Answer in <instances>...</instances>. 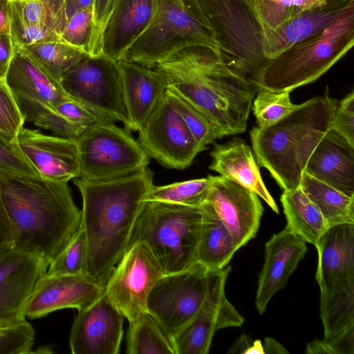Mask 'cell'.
Here are the masks:
<instances>
[{
	"label": "cell",
	"mask_w": 354,
	"mask_h": 354,
	"mask_svg": "<svg viewBox=\"0 0 354 354\" xmlns=\"http://www.w3.org/2000/svg\"><path fill=\"white\" fill-rule=\"evenodd\" d=\"M15 143L41 177L67 183L79 177L77 140L48 136L39 130L23 127Z\"/></svg>",
	"instance_id": "ac0fdd59"
},
{
	"label": "cell",
	"mask_w": 354,
	"mask_h": 354,
	"mask_svg": "<svg viewBox=\"0 0 354 354\" xmlns=\"http://www.w3.org/2000/svg\"><path fill=\"white\" fill-rule=\"evenodd\" d=\"M231 267L209 271L204 301L192 319L171 339L175 354H207L216 330L241 326L244 319L225 295Z\"/></svg>",
	"instance_id": "7c38bea8"
},
{
	"label": "cell",
	"mask_w": 354,
	"mask_h": 354,
	"mask_svg": "<svg viewBox=\"0 0 354 354\" xmlns=\"http://www.w3.org/2000/svg\"><path fill=\"white\" fill-rule=\"evenodd\" d=\"M0 171L39 176L21 154L15 142L9 143L0 137Z\"/></svg>",
	"instance_id": "bcb514c9"
},
{
	"label": "cell",
	"mask_w": 354,
	"mask_h": 354,
	"mask_svg": "<svg viewBox=\"0 0 354 354\" xmlns=\"http://www.w3.org/2000/svg\"><path fill=\"white\" fill-rule=\"evenodd\" d=\"M105 288L86 273L50 275L46 274L37 283L25 308V316L37 319L64 308L78 311L100 297Z\"/></svg>",
	"instance_id": "e0dca14e"
},
{
	"label": "cell",
	"mask_w": 354,
	"mask_h": 354,
	"mask_svg": "<svg viewBox=\"0 0 354 354\" xmlns=\"http://www.w3.org/2000/svg\"><path fill=\"white\" fill-rule=\"evenodd\" d=\"M12 245L11 225L0 197V250L11 247Z\"/></svg>",
	"instance_id": "f907efd6"
},
{
	"label": "cell",
	"mask_w": 354,
	"mask_h": 354,
	"mask_svg": "<svg viewBox=\"0 0 354 354\" xmlns=\"http://www.w3.org/2000/svg\"><path fill=\"white\" fill-rule=\"evenodd\" d=\"M127 337L128 354H175L171 340L148 312L129 322Z\"/></svg>",
	"instance_id": "1f68e13d"
},
{
	"label": "cell",
	"mask_w": 354,
	"mask_h": 354,
	"mask_svg": "<svg viewBox=\"0 0 354 354\" xmlns=\"http://www.w3.org/2000/svg\"><path fill=\"white\" fill-rule=\"evenodd\" d=\"M130 131H140L165 96L168 83L165 75L127 61H117Z\"/></svg>",
	"instance_id": "7402d4cb"
},
{
	"label": "cell",
	"mask_w": 354,
	"mask_h": 354,
	"mask_svg": "<svg viewBox=\"0 0 354 354\" xmlns=\"http://www.w3.org/2000/svg\"><path fill=\"white\" fill-rule=\"evenodd\" d=\"M307 250L306 243L285 227L265 244V260L259 276L255 306L260 315L273 295L283 289Z\"/></svg>",
	"instance_id": "ffe728a7"
},
{
	"label": "cell",
	"mask_w": 354,
	"mask_h": 354,
	"mask_svg": "<svg viewBox=\"0 0 354 354\" xmlns=\"http://www.w3.org/2000/svg\"><path fill=\"white\" fill-rule=\"evenodd\" d=\"M17 46L59 83L64 73L86 55L62 41Z\"/></svg>",
	"instance_id": "4dcf8cb0"
},
{
	"label": "cell",
	"mask_w": 354,
	"mask_h": 354,
	"mask_svg": "<svg viewBox=\"0 0 354 354\" xmlns=\"http://www.w3.org/2000/svg\"><path fill=\"white\" fill-rule=\"evenodd\" d=\"M209 169L229 178L261 198L277 214L278 207L266 188L250 147L241 138L214 144Z\"/></svg>",
	"instance_id": "cb8c5ba5"
},
{
	"label": "cell",
	"mask_w": 354,
	"mask_h": 354,
	"mask_svg": "<svg viewBox=\"0 0 354 354\" xmlns=\"http://www.w3.org/2000/svg\"><path fill=\"white\" fill-rule=\"evenodd\" d=\"M354 44V4L322 32L297 43L267 61L252 84L259 90L291 92L312 83Z\"/></svg>",
	"instance_id": "5b68a950"
},
{
	"label": "cell",
	"mask_w": 354,
	"mask_h": 354,
	"mask_svg": "<svg viewBox=\"0 0 354 354\" xmlns=\"http://www.w3.org/2000/svg\"><path fill=\"white\" fill-rule=\"evenodd\" d=\"M15 97L25 121L32 122L44 130H48L54 136L77 140L86 129L67 120L53 106L40 101L22 96Z\"/></svg>",
	"instance_id": "d6a6232c"
},
{
	"label": "cell",
	"mask_w": 354,
	"mask_h": 354,
	"mask_svg": "<svg viewBox=\"0 0 354 354\" xmlns=\"http://www.w3.org/2000/svg\"><path fill=\"white\" fill-rule=\"evenodd\" d=\"M337 103L326 91L299 104L274 124L250 130L258 165L270 172L281 189L299 187L307 159L330 129Z\"/></svg>",
	"instance_id": "277c9868"
},
{
	"label": "cell",
	"mask_w": 354,
	"mask_h": 354,
	"mask_svg": "<svg viewBox=\"0 0 354 354\" xmlns=\"http://www.w3.org/2000/svg\"><path fill=\"white\" fill-rule=\"evenodd\" d=\"M5 81L14 96L34 99L53 107L72 99L59 82L16 45Z\"/></svg>",
	"instance_id": "484cf974"
},
{
	"label": "cell",
	"mask_w": 354,
	"mask_h": 354,
	"mask_svg": "<svg viewBox=\"0 0 354 354\" xmlns=\"http://www.w3.org/2000/svg\"><path fill=\"white\" fill-rule=\"evenodd\" d=\"M87 242L81 225L64 247L49 263L46 274L50 275L86 273Z\"/></svg>",
	"instance_id": "74e56055"
},
{
	"label": "cell",
	"mask_w": 354,
	"mask_h": 354,
	"mask_svg": "<svg viewBox=\"0 0 354 354\" xmlns=\"http://www.w3.org/2000/svg\"><path fill=\"white\" fill-rule=\"evenodd\" d=\"M165 97L180 115L196 141L206 147L225 134L222 129L206 115L167 86Z\"/></svg>",
	"instance_id": "e575fe53"
},
{
	"label": "cell",
	"mask_w": 354,
	"mask_h": 354,
	"mask_svg": "<svg viewBox=\"0 0 354 354\" xmlns=\"http://www.w3.org/2000/svg\"><path fill=\"white\" fill-rule=\"evenodd\" d=\"M153 68L162 72L168 87L206 115L225 136L247 128L256 86L232 72L211 47L178 50Z\"/></svg>",
	"instance_id": "3957f363"
},
{
	"label": "cell",
	"mask_w": 354,
	"mask_h": 354,
	"mask_svg": "<svg viewBox=\"0 0 354 354\" xmlns=\"http://www.w3.org/2000/svg\"><path fill=\"white\" fill-rule=\"evenodd\" d=\"M207 201L231 233L240 249L255 237L263 207L259 197L240 184L221 176H208Z\"/></svg>",
	"instance_id": "9a60e30c"
},
{
	"label": "cell",
	"mask_w": 354,
	"mask_h": 354,
	"mask_svg": "<svg viewBox=\"0 0 354 354\" xmlns=\"http://www.w3.org/2000/svg\"><path fill=\"white\" fill-rule=\"evenodd\" d=\"M210 183L207 178L151 187L145 201H157L193 207H201L206 201Z\"/></svg>",
	"instance_id": "d590c367"
},
{
	"label": "cell",
	"mask_w": 354,
	"mask_h": 354,
	"mask_svg": "<svg viewBox=\"0 0 354 354\" xmlns=\"http://www.w3.org/2000/svg\"><path fill=\"white\" fill-rule=\"evenodd\" d=\"M200 207L202 218L196 261L208 271L221 270L239 249L212 205L206 200Z\"/></svg>",
	"instance_id": "4316f807"
},
{
	"label": "cell",
	"mask_w": 354,
	"mask_h": 354,
	"mask_svg": "<svg viewBox=\"0 0 354 354\" xmlns=\"http://www.w3.org/2000/svg\"><path fill=\"white\" fill-rule=\"evenodd\" d=\"M320 317L324 339L331 338L354 326V283L320 292Z\"/></svg>",
	"instance_id": "f546056e"
},
{
	"label": "cell",
	"mask_w": 354,
	"mask_h": 354,
	"mask_svg": "<svg viewBox=\"0 0 354 354\" xmlns=\"http://www.w3.org/2000/svg\"><path fill=\"white\" fill-rule=\"evenodd\" d=\"M53 108L67 120L86 128L102 122H115L107 114L73 99L61 102Z\"/></svg>",
	"instance_id": "7bdbcfd3"
},
{
	"label": "cell",
	"mask_w": 354,
	"mask_h": 354,
	"mask_svg": "<svg viewBox=\"0 0 354 354\" xmlns=\"http://www.w3.org/2000/svg\"><path fill=\"white\" fill-rule=\"evenodd\" d=\"M124 317L105 291L88 307L78 311L69 336L73 354H118L123 336Z\"/></svg>",
	"instance_id": "2e32d148"
},
{
	"label": "cell",
	"mask_w": 354,
	"mask_h": 354,
	"mask_svg": "<svg viewBox=\"0 0 354 354\" xmlns=\"http://www.w3.org/2000/svg\"><path fill=\"white\" fill-rule=\"evenodd\" d=\"M299 187L318 208L328 227L338 224L354 223V196L343 194L304 171Z\"/></svg>",
	"instance_id": "f1b7e54d"
},
{
	"label": "cell",
	"mask_w": 354,
	"mask_h": 354,
	"mask_svg": "<svg viewBox=\"0 0 354 354\" xmlns=\"http://www.w3.org/2000/svg\"><path fill=\"white\" fill-rule=\"evenodd\" d=\"M354 0H327L322 5L304 10L274 29L260 24L261 50L272 59L294 44L318 34L330 26Z\"/></svg>",
	"instance_id": "d6986e66"
},
{
	"label": "cell",
	"mask_w": 354,
	"mask_h": 354,
	"mask_svg": "<svg viewBox=\"0 0 354 354\" xmlns=\"http://www.w3.org/2000/svg\"><path fill=\"white\" fill-rule=\"evenodd\" d=\"M280 201L287 221L286 227L306 243L315 246L328 228L318 208L299 187L283 190Z\"/></svg>",
	"instance_id": "83f0119b"
},
{
	"label": "cell",
	"mask_w": 354,
	"mask_h": 354,
	"mask_svg": "<svg viewBox=\"0 0 354 354\" xmlns=\"http://www.w3.org/2000/svg\"><path fill=\"white\" fill-rule=\"evenodd\" d=\"M307 354H354V326L329 339L309 342Z\"/></svg>",
	"instance_id": "ee69618b"
},
{
	"label": "cell",
	"mask_w": 354,
	"mask_h": 354,
	"mask_svg": "<svg viewBox=\"0 0 354 354\" xmlns=\"http://www.w3.org/2000/svg\"><path fill=\"white\" fill-rule=\"evenodd\" d=\"M245 1L261 25L270 29H274L304 10L315 8L304 0H245Z\"/></svg>",
	"instance_id": "8d00e7d4"
},
{
	"label": "cell",
	"mask_w": 354,
	"mask_h": 354,
	"mask_svg": "<svg viewBox=\"0 0 354 354\" xmlns=\"http://www.w3.org/2000/svg\"><path fill=\"white\" fill-rule=\"evenodd\" d=\"M201 218L200 207L145 201L133 225L129 246L136 241H145L164 274L181 271L197 262Z\"/></svg>",
	"instance_id": "52a82bcc"
},
{
	"label": "cell",
	"mask_w": 354,
	"mask_h": 354,
	"mask_svg": "<svg viewBox=\"0 0 354 354\" xmlns=\"http://www.w3.org/2000/svg\"><path fill=\"white\" fill-rule=\"evenodd\" d=\"M94 0H64V11L66 19L77 11L93 6Z\"/></svg>",
	"instance_id": "f5cc1de1"
},
{
	"label": "cell",
	"mask_w": 354,
	"mask_h": 354,
	"mask_svg": "<svg viewBox=\"0 0 354 354\" xmlns=\"http://www.w3.org/2000/svg\"><path fill=\"white\" fill-rule=\"evenodd\" d=\"M35 342V330L27 321L0 328V354H29Z\"/></svg>",
	"instance_id": "b9f144b4"
},
{
	"label": "cell",
	"mask_w": 354,
	"mask_h": 354,
	"mask_svg": "<svg viewBox=\"0 0 354 354\" xmlns=\"http://www.w3.org/2000/svg\"><path fill=\"white\" fill-rule=\"evenodd\" d=\"M115 0H94L93 3V32L90 56L102 53V37Z\"/></svg>",
	"instance_id": "7dc6e473"
},
{
	"label": "cell",
	"mask_w": 354,
	"mask_h": 354,
	"mask_svg": "<svg viewBox=\"0 0 354 354\" xmlns=\"http://www.w3.org/2000/svg\"><path fill=\"white\" fill-rule=\"evenodd\" d=\"M265 353H288V351L272 337H266L263 344Z\"/></svg>",
	"instance_id": "db71d44e"
},
{
	"label": "cell",
	"mask_w": 354,
	"mask_h": 354,
	"mask_svg": "<svg viewBox=\"0 0 354 354\" xmlns=\"http://www.w3.org/2000/svg\"><path fill=\"white\" fill-rule=\"evenodd\" d=\"M49 263L12 246L0 250V328L26 320L25 308Z\"/></svg>",
	"instance_id": "5bb4252c"
},
{
	"label": "cell",
	"mask_w": 354,
	"mask_h": 354,
	"mask_svg": "<svg viewBox=\"0 0 354 354\" xmlns=\"http://www.w3.org/2000/svg\"><path fill=\"white\" fill-rule=\"evenodd\" d=\"M0 197L11 225L12 247L48 263L80 226L81 210L67 182L0 171Z\"/></svg>",
	"instance_id": "7a4b0ae2"
},
{
	"label": "cell",
	"mask_w": 354,
	"mask_h": 354,
	"mask_svg": "<svg viewBox=\"0 0 354 354\" xmlns=\"http://www.w3.org/2000/svg\"><path fill=\"white\" fill-rule=\"evenodd\" d=\"M203 46L218 52L214 32L197 0H153L151 19L122 59L153 68L176 51Z\"/></svg>",
	"instance_id": "8992f818"
},
{
	"label": "cell",
	"mask_w": 354,
	"mask_h": 354,
	"mask_svg": "<svg viewBox=\"0 0 354 354\" xmlns=\"http://www.w3.org/2000/svg\"><path fill=\"white\" fill-rule=\"evenodd\" d=\"M304 171L348 196H354V146L332 129L317 143Z\"/></svg>",
	"instance_id": "603a6c76"
},
{
	"label": "cell",
	"mask_w": 354,
	"mask_h": 354,
	"mask_svg": "<svg viewBox=\"0 0 354 354\" xmlns=\"http://www.w3.org/2000/svg\"><path fill=\"white\" fill-rule=\"evenodd\" d=\"M138 132L137 141L149 157L171 169L188 167L207 149L196 141L165 96Z\"/></svg>",
	"instance_id": "4fadbf2b"
},
{
	"label": "cell",
	"mask_w": 354,
	"mask_h": 354,
	"mask_svg": "<svg viewBox=\"0 0 354 354\" xmlns=\"http://www.w3.org/2000/svg\"><path fill=\"white\" fill-rule=\"evenodd\" d=\"M11 0H0V34L10 33Z\"/></svg>",
	"instance_id": "816d5d0a"
},
{
	"label": "cell",
	"mask_w": 354,
	"mask_h": 354,
	"mask_svg": "<svg viewBox=\"0 0 354 354\" xmlns=\"http://www.w3.org/2000/svg\"><path fill=\"white\" fill-rule=\"evenodd\" d=\"M153 172L116 178H75L82 198L80 225L87 242L86 273L105 288L127 250L133 225L153 185Z\"/></svg>",
	"instance_id": "6da1fadb"
},
{
	"label": "cell",
	"mask_w": 354,
	"mask_h": 354,
	"mask_svg": "<svg viewBox=\"0 0 354 354\" xmlns=\"http://www.w3.org/2000/svg\"><path fill=\"white\" fill-rule=\"evenodd\" d=\"M209 271L196 262L181 271L165 274L152 288L147 312L170 340L195 315L205 297Z\"/></svg>",
	"instance_id": "30bf717a"
},
{
	"label": "cell",
	"mask_w": 354,
	"mask_h": 354,
	"mask_svg": "<svg viewBox=\"0 0 354 354\" xmlns=\"http://www.w3.org/2000/svg\"><path fill=\"white\" fill-rule=\"evenodd\" d=\"M93 16V6L74 13L66 20L60 34L62 41L90 55Z\"/></svg>",
	"instance_id": "ab89813d"
},
{
	"label": "cell",
	"mask_w": 354,
	"mask_h": 354,
	"mask_svg": "<svg viewBox=\"0 0 354 354\" xmlns=\"http://www.w3.org/2000/svg\"><path fill=\"white\" fill-rule=\"evenodd\" d=\"M227 353L265 354L263 344L260 340L252 342L245 334H242L234 343Z\"/></svg>",
	"instance_id": "681fc988"
},
{
	"label": "cell",
	"mask_w": 354,
	"mask_h": 354,
	"mask_svg": "<svg viewBox=\"0 0 354 354\" xmlns=\"http://www.w3.org/2000/svg\"><path fill=\"white\" fill-rule=\"evenodd\" d=\"M15 50L10 33L0 34V79L5 80Z\"/></svg>",
	"instance_id": "c3c4849f"
},
{
	"label": "cell",
	"mask_w": 354,
	"mask_h": 354,
	"mask_svg": "<svg viewBox=\"0 0 354 354\" xmlns=\"http://www.w3.org/2000/svg\"><path fill=\"white\" fill-rule=\"evenodd\" d=\"M11 13L26 24L49 28L59 35L67 20L64 0H11Z\"/></svg>",
	"instance_id": "836d02e7"
},
{
	"label": "cell",
	"mask_w": 354,
	"mask_h": 354,
	"mask_svg": "<svg viewBox=\"0 0 354 354\" xmlns=\"http://www.w3.org/2000/svg\"><path fill=\"white\" fill-rule=\"evenodd\" d=\"M153 0H115L102 37V53L118 61L147 26Z\"/></svg>",
	"instance_id": "d4e9b609"
},
{
	"label": "cell",
	"mask_w": 354,
	"mask_h": 354,
	"mask_svg": "<svg viewBox=\"0 0 354 354\" xmlns=\"http://www.w3.org/2000/svg\"><path fill=\"white\" fill-rule=\"evenodd\" d=\"M77 142L81 179L120 178L140 172L149 164V156L129 131L114 122L87 127Z\"/></svg>",
	"instance_id": "ba28073f"
},
{
	"label": "cell",
	"mask_w": 354,
	"mask_h": 354,
	"mask_svg": "<svg viewBox=\"0 0 354 354\" xmlns=\"http://www.w3.org/2000/svg\"><path fill=\"white\" fill-rule=\"evenodd\" d=\"M315 247L318 252L315 278L320 292L354 283V223L328 227Z\"/></svg>",
	"instance_id": "44dd1931"
},
{
	"label": "cell",
	"mask_w": 354,
	"mask_h": 354,
	"mask_svg": "<svg viewBox=\"0 0 354 354\" xmlns=\"http://www.w3.org/2000/svg\"><path fill=\"white\" fill-rule=\"evenodd\" d=\"M163 274L147 243L136 241L115 266L105 286V292L129 323L147 312L149 295Z\"/></svg>",
	"instance_id": "8fae6325"
},
{
	"label": "cell",
	"mask_w": 354,
	"mask_h": 354,
	"mask_svg": "<svg viewBox=\"0 0 354 354\" xmlns=\"http://www.w3.org/2000/svg\"><path fill=\"white\" fill-rule=\"evenodd\" d=\"M60 84L70 97L107 114L130 131L117 61L104 55H84L64 73Z\"/></svg>",
	"instance_id": "9c48e42d"
},
{
	"label": "cell",
	"mask_w": 354,
	"mask_h": 354,
	"mask_svg": "<svg viewBox=\"0 0 354 354\" xmlns=\"http://www.w3.org/2000/svg\"><path fill=\"white\" fill-rule=\"evenodd\" d=\"M257 92L252 110L259 129H265L274 124L299 106L291 102L290 92H275L264 89Z\"/></svg>",
	"instance_id": "f35d334b"
},
{
	"label": "cell",
	"mask_w": 354,
	"mask_h": 354,
	"mask_svg": "<svg viewBox=\"0 0 354 354\" xmlns=\"http://www.w3.org/2000/svg\"><path fill=\"white\" fill-rule=\"evenodd\" d=\"M313 6H318L326 2L327 0H304Z\"/></svg>",
	"instance_id": "11a10c76"
},
{
	"label": "cell",
	"mask_w": 354,
	"mask_h": 354,
	"mask_svg": "<svg viewBox=\"0 0 354 354\" xmlns=\"http://www.w3.org/2000/svg\"><path fill=\"white\" fill-rule=\"evenodd\" d=\"M24 122L14 95L5 80L0 79V137L9 143L15 142Z\"/></svg>",
	"instance_id": "60d3db41"
},
{
	"label": "cell",
	"mask_w": 354,
	"mask_h": 354,
	"mask_svg": "<svg viewBox=\"0 0 354 354\" xmlns=\"http://www.w3.org/2000/svg\"><path fill=\"white\" fill-rule=\"evenodd\" d=\"M330 129L354 146V91L352 90L337 103Z\"/></svg>",
	"instance_id": "f6af8a7d"
}]
</instances>
